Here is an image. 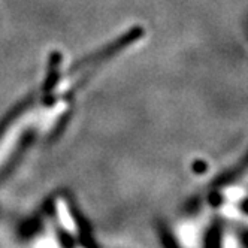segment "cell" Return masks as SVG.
<instances>
[{"label":"cell","mask_w":248,"mask_h":248,"mask_svg":"<svg viewBox=\"0 0 248 248\" xmlns=\"http://www.w3.org/2000/svg\"><path fill=\"white\" fill-rule=\"evenodd\" d=\"M27 126H29V120L23 117L14 121V124H11L5 130V133L0 135V169L6 165L8 160H11L15 150L18 148L23 139V133L26 132Z\"/></svg>","instance_id":"6da1fadb"},{"label":"cell","mask_w":248,"mask_h":248,"mask_svg":"<svg viewBox=\"0 0 248 248\" xmlns=\"http://www.w3.org/2000/svg\"><path fill=\"white\" fill-rule=\"evenodd\" d=\"M56 217H57V223L62 227V230L64 233H67L69 236L77 238L79 235V226L74 217V212L70 209V205L67 203L66 199L59 198L56 201Z\"/></svg>","instance_id":"7a4b0ae2"},{"label":"cell","mask_w":248,"mask_h":248,"mask_svg":"<svg viewBox=\"0 0 248 248\" xmlns=\"http://www.w3.org/2000/svg\"><path fill=\"white\" fill-rule=\"evenodd\" d=\"M31 248H63V245L54 230L51 227H46L33 239Z\"/></svg>","instance_id":"3957f363"}]
</instances>
